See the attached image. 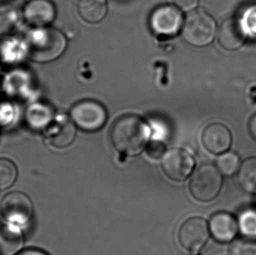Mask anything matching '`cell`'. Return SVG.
Here are the masks:
<instances>
[{
  "instance_id": "cell-1",
  "label": "cell",
  "mask_w": 256,
  "mask_h": 255,
  "mask_svg": "<svg viewBox=\"0 0 256 255\" xmlns=\"http://www.w3.org/2000/svg\"><path fill=\"white\" fill-rule=\"evenodd\" d=\"M148 125L136 114L118 118L111 126V144L118 152L128 156L138 155L149 139Z\"/></svg>"
},
{
  "instance_id": "cell-2",
  "label": "cell",
  "mask_w": 256,
  "mask_h": 255,
  "mask_svg": "<svg viewBox=\"0 0 256 255\" xmlns=\"http://www.w3.org/2000/svg\"><path fill=\"white\" fill-rule=\"evenodd\" d=\"M66 44V37L56 28H36L28 35V54L34 62H49L65 52Z\"/></svg>"
},
{
  "instance_id": "cell-3",
  "label": "cell",
  "mask_w": 256,
  "mask_h": 255,
  "mask_svg": "<svg viewBox=\"0 0 256 255\" xmlns=\"http://www.w3.org/2000/svg\"><path fill=\"white\" fill-rule=\"evenodd\" d=\"M184 40L190 46L203 48L214 42L217 32L214 18L206 10L190 12L184 20L182 28Z\"/></svg>"
},
{
  "instance_id": "cell-4",
  "label": "cell",
  "mask_w": 256,
  "mask_h": 255,
  "mask_svg": "<svg viewBox=\"0 0 256 255\" xmlns=\"http://www.w3.org/2000/svg\"><path fill=\"white\" fill-rule=\"evenodd\" d=\"M222 173L211 164L200 166L195 172L189 184L190 195L200 202L214 200L222 190Z\"/></svg>"
},
{
  "instance_id": "cell-5",
  "label": "cell",
  "mask_w": 256,
  "mask_h": 255,
  "mask_svg": "<svg viewBox=\"0 0 256 255\" xmlns=\"http://www.w3.org/2000/svg\"><path fill=\"white\" fill-rule=\"evenodd\" d=\"M70 116L74 124L80 130L94 132L104 127L107 122L108 113L100 102L88 99L74 104L71 108Z\"/></svg>"
},
{
  "instance_id": "cell-6",
  "label": "cell",
  "mask_w": 256,
  "mask_h": 255,
  "mask_svg": "<svg viewBox=\"0 0 256 255\" xmlns=\"http://www.w3.org/2000/svg\"><path fill=\"white\" fill-rule=\"evenodd\" d=\"M0 212L8 224H28L34 214L30 198L20 192H12L4 196L0 203Z\"/></svg>"
},
{
  "instance_id": "cell-7",
  "label": "cell",
  "mask_w": 256,
  "mask_h": 255,
  "mask_svg": "<svg viewBox=\"0 0 256 255\" xmlns=\"http://www.w3.org/2000/svg\"><path fill=\"white\" fill-rule=\"evenodd\" d=\"M150 28L161 37L176 36L183 28V15L180 9L172 4H163L153 10L149 20Z\"/></svg>"
},
{
  "instance_id": "cell-8",
  "label": "cell",
  "mask_w": 256,
  "mask_h": 255,
  "mask_svg": "<svg viewBox=\"0 0 256 255\" xmlns=\"http://www.w3.org/2000/svg\"><path fill=\"white\" fill-rule=\"evenodd\" d=\"M209 238V228L208 223L200 217L188 218L181 224L178 240L180 246L189 252L200 250Z\"/></svg>"
},
{
  "instance_id": "cell-9",
  "label": "cell",
  "mask_w": 256,
  "mask_h": 255,
  "mask_svg": "<svg viewBox=\"0 0 256 255\" xmlns=\"http://www.w3.org/2000/svg\"><path fill=\"white\" fill-rule=\"evenodd\" d=\"M195 162L189 152L181 148H172L167 152L162 158V170L170 180L182 182L190 176Z\"/></svg>"
},
{
  "instance_id": "cell-10",
  "label": "cell",
  "mask_w": 256,
  "mask_h": 255,
  "mask_svg": "<svg viewBox=\"0 0 256 255\" xmlns=\"http://www.w3.org/2000/svg\"><path fill=\"white\" fill-rule=\"evenodd\" d=\"M232 136L226 125L214 122L204 128L202 133V144L204 148L214 155H222L231 148Z\"/></svg>"
},
{
  "instance_id": "cell-11",
  "label": "cell",
  "mask_w": 256,
  "mask_h": 255,
  "mask_svg": "<svg viewBox=\"0 0 256 255\" xmlns=\"http://www.w3.org/2000/svg\"><path fill=\"white\" fill-rule=\"evenodd\" d=\"M246 40V30L243 21L238 18H228L218 28V42L222 48L236 51L240 48Z\"/></svg>"
},
{
  "instance_id": "cell-12",
  "label": "cell",
  "mask_w": 256,
  "mask_h": 255,
  "mask_svg": "<svg viewBox=\"0 0 256 255\" xmlns=\"http://www.w3.org/2000/svg\"><path fill=\"white\" fill-rule=\"evenodd\" d=\"M23 17L34 28H48L56 20V6L51 0H32L24 7Z\"/></svg>"
},
{
  "instance_id": "cell-13",
  "label": "cell",
  "mask_w": 256,
  "mask_h": 255,
  "mask_svg": "<svg viewBox=\"0 0 256 255\" xmlns=\"http://www.w3.org/2000/svg\"><path fill=\"white\" fill-rule=\"evenodd\" d=\"M76 136V130L73 124L66 116H58L54 122L50 124L45 133L46 139L49 144L57 148L68 147Z\"/></svg>"
},
{
  "instance_id": "cell-14",
  "label": "cell",
  "mask_w": 256,
  "mask_h": 255,
  "mask_svg": "<svg viewBox=\"0 0 256 255\" xmlns=\"http://www.w3.org/2000/svg\"><path fill=\"white\" fill-rule=\"evenodd\" d=\"M209 230L217 242L228 243L236 238L239 231V224L232 214L220 212L210 218Z\"/></svg>"
},
{
  "instance_id": "cell-15",
  "label": "cell",
  "mask_w": 256,
  "mask_h": 255,
  "mask_svg": "<svg viewBox=\"0 0 256 255\" xmlns=\"http://www.w3.org/2000/svg\"><path fill=\"white\" fill-rule=\"evenodd\" d=\"M23 234L17 226H0V255H16L23 246Z\"/></svg>"
},
{
  "instance_id": "cell-16",
  "label": "cell",
  "mask_w": 256,
  "mask_h": 255,
  "mask_svg": "<svg viewBox=\"0 0 256 255\" xmlns=\"http://www.w3.org/2000/svg\"><path fill=\"white\" fill-rule=\"evenodd\" d=\"M78 14L88 24L104 20L108 14L107 0H76Z\"/></svg>"
},
{
  "instance_id": "cell-17",
  "label": "cell",
  "mask_w": 256,
  "mask_h": 255,
  "mask_svg": "<svg viewBox=\"0 0 256 255\" xmlns=\"http://www.w3.org/2000/svg\"><path fill=\"white\" fill-rule=\"evenodd\" d=\"M238 181L245 192L256 193V156L243 161L238 172Z\"/></svg>"
},
{
  "instance_id": "cell-18",
  "label": "cell",
  "mask_w": 256,
  "mask_h": 255,
  "mask_svg": "<svg viewBox=\"0 0 256 255\" xmlns=\"http://www.w3.org/2000/svg\"><path fill=\"white\" fill-rule=\"evenodd\" d=\"M20 20V10L10 4L0 6V36L10 34Z\"/></svg>"
},
{
  "instance_id": "cell-19",
  "label": "cell",
  "mask_w": 256,
  "mask_h": 255,
  "mask_svg": "<svg viewBox=\"0 0 256 255\" xmlns=\"http://www.w3.org/2000/svg\"><path fill=\"white\" fill-rule=\"evenodd\" d=\"M18 176L17 167L10 159L0 158V190L12 186Z\"/></svg>"
},
{
  "instance_id": "cell-20",
  "label": "cell",
  "mask_w": 256,
  "mask_h": 255,
  "mask_svg": "<svg viewBox=\"0 0 256 255\" xmlns=\"http://www.w3.org/2000/svg\"><path fill=\"white\" fill-rule=\"evenodd\" d=\"M217 168L226 176H232L239 170L240 158L234 152H226L218 156Z\"/></svg>"
},
{
  "instance_id": "cell-21",
  "label": "cell",
  "mask_w": 256,
  "mask_h": 255,
  "mask_svg": "<svg viewBox=\"0 0 256 255\" xmlns=\"http://www.w3.org/2000/svg\"><path fill=\"white\" fill-rule=\"evenodd\" d=\"M230 255H256V237L245 236L232 242L229 248Z\"/></svg>"
},
{
  "instance_id": "cell-22",
  "label": "cell",
  "mask_w": 256,
  "mask_h": 255,
  "mask_svg": "<svg viewBox=\"0 0 256 255\" xmlns=\"http://www.w3.org/2000/svg\"><path fill=\"white\" fill-rule=\"evenodd\" d=\"M238 224L246 236L256 237V210L248 209L242 212L240 215Z\"/></svg>"
},
{
  "instance_id": "cell-23",
  "label": "cell",
  "mask_w": 256,
  "mask_h": 255,
  "mask_svg": "<svg viewBox=\"0 0 256 255\" xmlns=\"http://www.w3.org/2000/svg\"><path fill=\"white\" fill-rule=\"evenodd\" d=\"M243 24L248 32L256 36V6L252 7L246 12Z\"/></svg>"
},
{
  "instance_id": "cell-24",
  "label": "cell",
  "mask_w": 256,
  "mask_h": 255,
  "mask_svg": "<svg viewBox=\"0 0 256 255\" xmlns=\"http://www.w3.org/2000/svg\"><path fill=\"white\" fill-rule=\"evenodd\" d=\"M166 146L161 142H152L147 148V154L152 158H160L166 153Z\"/></svg>"
},
{
  "instance_id": "cell-25",
  "label": "cell",
  "mask_w": 256,
  "mask_h": 255,
  "mask_svg": "<svg viewBox=\"0 0 256 255\" xmlns=\"http://www.w3.org/2000/svg\"><path fill=\"white\" fill-rule=\"evenodd\" d=\"M175 6L184 12L194 10L200 3V0H172Z\"/></svg>"
},
{
  "instance_id": "cell-26",
  "label": "cell",
  "mask_w": 256,
  "mask_h": 255,
  "mask_svg": "<svg viewBox=\"0 0 256 255\" xmlns=\"http://www.w3.org/2000/svg\"><path fill=\"white\" fill-rule=\"evenodd\" d=\"M248 130L252 138L256 140V114H254L252 118H250L248 122Z\"/></svg>"
},
{
  "instance_id": "cell-27",
  "label": "cell",
  "mask_w": 256,
  "mask_h": 255,
  "mask_svg": "<svg viewBox=\"0 0 256 255\" xmlns=\"http://www.w3.org/2000/svg\"><path fill=\"white\" fill-rule=\"evenodd\" d=\"M16 255H49L48 252H44V251H42V250H40V249H28V250H24V251H22V252H18V254Z\"/></svg>"
},
{
  "instance_id": "cell-28",
  "label": "cell",
  "mask_w": 256,
  "mask_h": 255,
  "mask_svg": "<svg viewBox=\"0 0 256 255\" xmlns=\"http://www.w3.org/2000/svg\"><path fill=\"white\" fill-rule=\"evenodd\" d=\"M24 1H29L30 2V1H32V0H24Z\"/></svg>"
}]
</instances>
